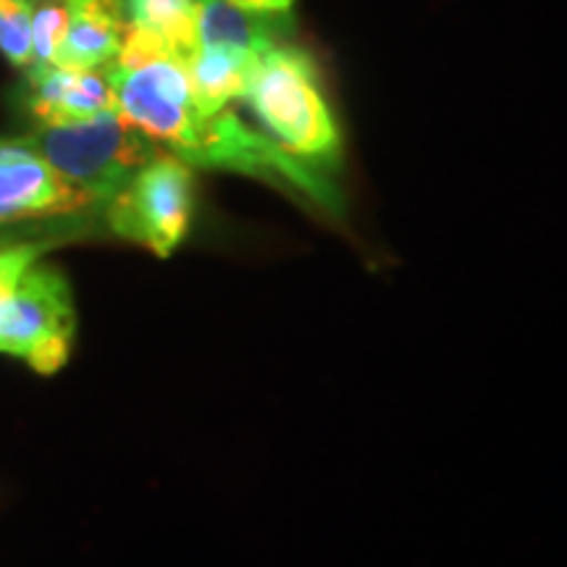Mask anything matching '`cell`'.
Returning a JSON list of instances; mask_svg holds the SVG:
<instances>
[{"label":"cell","instance_id":"8fae6325","mask_svg":"<svg viewBox=\"0 0 567 567\" xmlns=\"http://www.w3.org/2000/svg\"><path fill=\"white\" fill-rule=\"evenodd\" d=\"M124 9L132 27L158 34L184 61L200 48L195 0H126Z\"/></svg>","mask_w":567,"mask_h":567},{"label":"cell","instance_id":"7a4b0ae2","mask_svg":"<svg viewBox=\"0 0 567 567\" xmlns=\"http://www.w3.org/2000/svg\"><path fill=\"white\" fill-rule=\"evenodd\" d=\"M243 97L281 151L316 172L337 166L339 126L308 53L287 45L268 48L255 59Z\"/></svg>","mask_w":567,"mask_h":567},{"label":"cell","instance_id":"30bf717a","mask_svg":"<svg viewBox=\"0 0 567 567\" xmlns=\"http://www.w3.org/2000/svg\"><path fill=\"white\" fill-rule=\"evenodd\" d=\"M258 55L221 45H200L187 59V74L200 113L210 116L229 109L231 101L245 95L252 63Z\"/></svg>","mask_w":567,"mask_h":567},{"label":"cell","instance_id":"9a60e30c","mask_svg":"<svg viewBox=\"0 0 567 567\" xmlns=\"http://www.w3.org/2000/svg\"><path fill=\"white\" fill-rule=\"evenodd\" d=\"M234 3L245 6V9L258 13H289L295 0H234Z\"/></svg>","mask_w":567,"mask_h":567},{"label":"cell","instance_id":"9c48e42d","mask_svg":"<svg viewBox=\"0 0 567 567\" xmlns=\"http://www.w3.org/2000/svg\"><path fill=\"white\" fill-rule=\"evenodd\" d=\"M197 42L200 45L234 48L250 55L279 45V32L287 27V13H258L234 0H195Z\"/></svg>","mask_w":567,"mask_h":567},{"label":"cell","instance_id":"8992f818","mask_svg":"<svg viewBox=\"0 0 567 567\" xmlns=\"http://www.w3.org/2000/svg\"><path fill=\"white\" fill-rule=\"evenodd\" d=\"M87 208L90 197L63 182L24 137L0 140V226Z\"/></svg>","mask_w":567,"mask_h":567},{"label":"cell","instance_id":"7c38bea8","mask_svg":"<svg viewBox=\"0 0 567 567\" xmlns=\"http://www.w3.org/2000/svg\"><path fill=\"white\" fill-rule=\"evenodd\" d=\"M32 13L34 6L27 0H0V51L17 66L34 63Z\"/></svg>","mask_w":567,"mask_h":567},{"label":"cell","instance_id":"2e32d148","mask_svg":"<svg viewBox=\"0 0 567 567\" xmlns=\"http://www.w3.org/2000/svg\"><path fill=\"white\" fill-rule=\"evenodd\" d=\"M27 3H32V6L40 3L42 6V3H53V0H27Z\"/></svg>","mask_w":567,"mask_h":567},{"label":"cell","instance_id":"ba28073f","mask_svg":"<svg viewBox=\"0 0 567 567\" xmlns=\"http://www.w3.org/2000/svg\"><path fill=\"white\" fill-rule=\"evenodd\" d=\"M69 30L53 66L103 71L122 51L130 21L124 0H66Z\"/></svg>","mask_w":567,"mask_h":567},{"label":"cell","instance_id":"5b68a950","mask_svg":"<svg viewBox=\"0 0 567 567\" xmlns=\"http://www.w3.org/2000/svg\"><path fill=\"white\" fill-rule=\"evenodd\" d=\"M74 337L76 308L66 276L55 266L34 264L0 310V352L51 375L66 365Z\"/></svg>","mask_w":567,"mask_h":567},{"label":"cell","instance_id":"6da1fadb","mask_svg":"<svg viewBox=\"0 0 567 567\" xmlns=\"http://www.w3.org/2000/svg\"><path fill=\"white\" fill-rule=\"evenodd\" d=\"M105 74L118 118L187 163L208 118L195 103L187 61L158 34L130 24L122 51Z\"/></svg>","mask_w":567,"mask_h":567},{"label":"cell","instance_id":"277c9868","mask_svg":"<svg viewBox=\"0 0 567 567\" xmlns=\"http://www.w3.org/2000/svg\"><path fill=\"white\" fill-rule=\"evenodd\" d=\"M193 168L179 155L155 153L130 184L105 205V221L116 237L168 258L193 224Z\"/></svg>","mask_w":567,"mask_h":567},{"label":"cell","instance_id":"4fadbf2b","mask_svg":"<svg viewBox=\"0 0 567 567\" xmlns=\"http://www.w3.org/2000/svg\"><path fill=\"white\" fill-rule=\"evenodd\" d=\"M69 30V11L63 0L42 3L32 13V51L34 63H53Z\"/></svg>","mask_w":567,"mask_h":567},{"label":"cell","instance_id":"5bb4252c","mask_svg":"<svg viewBox=\"0 0 567 567\" xmlns=\"http://www.w3.org/2000/svg\"><path fill=\"white\" fill-rule=\"evenodd\" d=\"M45 252V245L32 243V245H13L0 250V310L9 305V300L17 292L21 276L38 264L40 255Z\"/></svg>","mask_w":567,"mask_h":567},{"label":"cell","instance_id":"52a82bcc","mask_svg":"<svg viewBox=\"0 0 567 567\" xmlns=\"http://www.w3.org/2000/svg\"><path fill=\"white\" fill-rule=\"evenodd\" d=\"M30 109L45 126L80 124L116 111L109 74L34 63L30 69Z\"/></svg>","mask_w":567,"mask_h":567},{"label":"cell","instance_id":"3957f363","mask_svg":"<svg viewBox=\"0 0 567 567\" xmlns=\"http://www.w3.org/2000/svg\"><path fill=\"white\" fill-rule=\"evenodd\" d=\"M24 140L92 205H109L158 153L155 142L124 124L116 111L80 124L42 126Z\"/></svg>","mask_w":567,"mask_h":567}]
</instances>
